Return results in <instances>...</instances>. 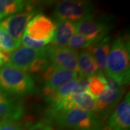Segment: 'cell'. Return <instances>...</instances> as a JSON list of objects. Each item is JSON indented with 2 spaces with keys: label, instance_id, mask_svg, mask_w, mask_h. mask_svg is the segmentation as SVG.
<instances>
[{
  "label": "cell",
  "instance_id": "d6986e66",
  "mask_svg": "<svg viewBox=\"0 0 130 130\" xmlns=\"http://www.w3.org/2000/svg\"><path fill=\"white\" fill-rule=\"evenodd\" d=\"M103 74L99 73L89 77L87 92L94 98H97L108 88Z\"/></svg>",
  "mask_w": 130,
  "mask_h": 130
},
{
  "label": "cell",
  "instance_id": "484cf974",
  "mask_svg": "<svg viewBox=\"0 0 130 130\" xmlns=\"http://www.w3.org/2000/svg\"><path fill=\"white\" fill-rule=\"evenodd\" d=\"M9 59V54L0 51V67L6 64Z\"/></svg>",
  "mask_w": 130,
  "mask_h": 130
},
{
  "label": "cell",
  "instance_id": "7c38bea8",
  "mask_svg": "<svg viewBox=\"0 0 130 130\" xmlns=\"http://www.w3.org/2000/svg\"><path fill=\"white\" fill-rule=\"evenodd\" d=\"M124 90L123 87L113 88L108 87L96 100V114L101 116H106L116 107L121 101Z\"/></svg>",
  "mask_w": 130,
  "mask_h": 130
},
{
  "label": "cell",
  "instance_id": "6da1fadb",
  "mask_svg": "<svg viewBox=\"0 0 130 130\" xmlns=\"http://www.w3.org/2000/svg\"><path fill=\"white\" fill-rule=\"evenodd\" d=\"M105 74L121 85L130 80V44L126 35H120L113 41L106 62Z\"/></svg>",
  "mask_w": 130,
  "mask_h": 130
},
{
  "label": "cell",
  "instance_id": "ac0fdd59",
  "mask_svg": "<svg viewBox=\"0 0 130 130\" xmlns=\"http://www.w3.org/2000/svg\"><path fill=\"white\" fill-rule=\"evenodd\" d=\"M76 81L77 78L71 80L69 83L64 84V85L61 86L54 90L50 91L48 93H43L46 100L48 102L50 103L51 108L57 106L64 99L68 97L72 93H74Z\"/></svg>",
  "mask_w": 130,
  "mask_h": 130
},
{
  "label": "cell",
  "instance_id": "cb8c5ba5",
  "mask_svg": "<svg viewBox=\"0 0 130 130\" xmlns=\"http://www.w3.org/2000/svg\"><path fill=\"white\" fill-rule=\"evenodd\" d=\"M88 79L89 78L78 75L77 77L75 86H74V93L86 92L87 88H88Z\"/></svg>",
  "mask_w": 130,
  "mask_h": 130
},
{
  "label": "cell",
  "instance_id": "ba28073f",
  "mask_svg": "<svg viewBox=\"0 0 130 130\" xmlns=\"http://www.w3.org/2000/svg\"><path fill=\"white\" fill-rule=\"evenodd\" d=\"M50 64L78 73V52L67 46L47 47Z\"/></svg>",
  "mask_w": 130,
  "mask_h": 130
},
{
  "label": "cell",
  "instance_id": "5bb4252c",
  "mask_svg": "<svg viewBox=\"0 0 130 130\" xmlns=\"http://www.w3.org/2000/svg\"><path fill=\"white\" fill-rule=\"evenodd\" d=\"M76 33V23L65 20H56L55 31L52 39V45L66 46L70 39Z\"/></svg>",
  "mask_w": 130,
  "mask_h": 130
},
{
  "label": "cell",
  "instance_id": "2e32d148",
  "mask_svg": "<svg viewBox=\"0 0 130 130\" xmlns=\"http://www.w3.org/2000/svg\"><path fill=\"white\" fill-rule=\"evenodd\" d=\"M25 9H33L29 2L23 0H0V22L12 14L23 12Z\"/></svg>",
  "mask_w": 130,
  "mask_h": 130
},
{
  "label": "cell",
  "instance_id": "8992f818",
  "mask_svg": "<svg viewBox=\"0 0 130 130\" xmlns=\"http://www.w3.org/2000/svg\"><path fill=\"white\" fill-rule=\"evenodd\" d=\"M110 18L86 19L76 23V32L88 38L91 44H95L107 36L111 25Z\"/></svg>",
  "mask_w": 130,
  "mask_h": 130
},
{
  "label": "cell",
  "instance_id": "4fadbf2b",
  "mask_svg": "<svg viewBox=\"0 0 130 130\" xmlns=\"http://www.w3.org/2000/svg\"><path fill=\"white\" fill-rule=\"evenodd\" d=\"M23 114L24 107L20 101L0 91V120H20Z\"/></svg>",
  "mask_w": 130,
  "mask_h": 130
},
{
  "label": "cell",
  "instance_id": "44dd1931",
  "mask_svg": "<svg viewBox=\"0 0 130 130\" xmlns=\"http://www.w3.org/2000/svg\"><path fill=\"white\" fill-rule=\"evenodd\" d=\"M67 46V47L77 51V49H87L90 46H92V44L88 39L83 35L75 33L70 38Z\"/></svg>",
  "mask_w": 130,
  "mask_h": 130
},
{
  "label": "cell",
  "instance_id": "30bf717a",
  "mask_svg": "<svg viewBox=\"0 0 130 130\" xmlns=\"http://www.w3.org/2000/svg\"><path fill=\"white\" fill-rule=\"evenodd\" d=\"M129 128L130 95L128 92L109 116L103 130H129Z\"/></svg>",
  "mask_w": 130,
  "mask_h": 130
},
{
  "label": "cell",
  "instance_id": "5b68a950",
  "mask_svg": "<svg viewBox=\"0 0 130 130\" xmlns=\"http://www.w3.org/2000/svg\"><path fill=\"white\" fill-rule=\"evenodd\" d=\"M93 3L88 1L64 0L56 4L54 16L56 20H65L74 23L93 18Z\"/></svg>",
  "mask_w": 130,
  "mask_h": 130
},
{
  "label": "cell",
  "instance_id": "277c9868",
  "mask_svg": "<svg viewBox=\"0 0 130 130\" xmlns=\"http://www.w3.org/2000/svg\"><path fill=\"white\" fill-rule=\"evenodd\" d=\"M35 90L34 80L27 72L9 65L0 67V91L11 96H25Z\"/></svg>",
  "mask_w": 130,
  "mask_h": 130
},
{
  "label": "cell",
  "instance_id": "d4e9b609",
  "mask_svg": "<svg viewBox=\"0 0 130 130\" xmlns=\"http://www.w3.org/2000/svg\"><path fill=\"white\" fill-rule=\"evenodd\" d=\"M28 130H55L50 123L47 121H41L32 126Z\"/></svg>",
  "mask_w": 130,
  "mask_h": 130
},
{
  "label": "cell",
  "instance_id": "603a6c76",
  "mask_svg": "<svg viewBox=\"0 0 130 130\" xmlns=\"http://www.w3.org/2000/svg\"><path fill=\"white\" fill-rule=\"evenodd\" d=\"M21 43L24 47L32 48H43V47L45 46L46 45L48 44L49 42L34 41V40L30 38L26 35L24 34L21 41H20V44Z\"/></svg>",
  "mask_w": 130,
  "mask_h": 130
},
{
  "label": "cell",
  "instance_id": "52a82bcc",
  "mask_svg": "<svg viewBox=\"0 0 130 130\" xmlns=\"http://www.w3.org/2000/svg\"><path fill=\"white\" fill-rule=\"evenodd\" d=\"M55 31V24L43 14H36L27 25L25 35L37 41L51 42Z\"/></svg>",
  "mask_w": 130,
  "mask_h": 130
},
{
  "label": "cell",
  "instance_id": "9a60e30c",
  "mask_svg": "<svg viewBox=\"0 0 130 130\" xmlns=\"http://www.w3.org/2000/svg\"><path fill=\"white\" fill-rule=\"evenodd\" d=\"M111 36H107L101 41L87 48L95 61L101 73H105L106 62L111 48Z\"/></svg>",
  "mask_w": 130,
  "mask_h": 130
},
{
  "label": "cell",
  "instance_id": "7a4b0ae2",
  "mask_svg": "<svg viewBox=\"0 0 130 130\" xmlns=\"http://www.w3.org/2000/svg\"><path fill=\"white\" fill-rule=\"evenodd\" d=\"M57 126L65 130H103L101 118L96 113L79 108L49 111Z\"/></svg>",
  "mask_w": 130,
  "mask_h": 130
},
{
  "label": "cell",
  "instance_id": "7402d4cb",
  "mask_svg": "<svg viewBox=\"0 0 130 130\" xmlns=\"http://www.w3.org/2000/svg\"><path fill=\"white\" fill-rule=\"evenodd\" d=\"M0 130H24V126L20 120L7 119L0 120Z\"/></svg>",
  "mask_w": 130,
  "mask_h": 130
},
{
  "label": "cell",
  "instance_id": "3957f363",
  "mask_svg": "<svg viewBox=\"0 0 130 130\" xmlns=\"http://www.w3.org/2000/svg\"><path fill=\"white\" fill-rule=\"evenodd\" d=\"M7 65L12 66L25 72H43L50 64L47 47L32 48L21 47L9 54Z\"/></svg>",
  "mask_w": 130,
  "mask_h": 130
},
{
  "label": "cell",
  "instance_id": "9c48e42d",
  "mask_svg": "<svg viewBox=\"0 0 130 130\" xmlns=\"http://www.w3.org/2000/svg\"><path fill=\"white\" fill-rule=\"evenodd\" d=\"M78 73L71 70L61 69L49 64L43 73L44 87L43 93H48L54 90L70 81L77 78Z\"/></svg>",
  "mask_w": 130,
  "mask_h": 130
},
{
  "label": "cell",
  "instance_id": "8fae6325",
  "mask_svg": "<svg viewBox=\"0 0 130 130\" xmlns=\"http://www.w3.org/2000/svg\"><path fill=\"white\" fill-rule=\"evenodd\" d=\"M35 14V10H25L12 14L2 20L0 22V26L4 28L14 40L20 42L27 25Z\"/></svg>",
  "mask_w": 130,
  "mask_h": 130
},
{
  "label": "cell",
  "instance_id": "ffe728a7",
  "mask_svg": "<svg viewBox=\"0 0 130 130\" xmlns=\"http://www.w3.org/2000/svg\"><path fill=\"white\" fill-rule=\"evenodd\" d=\"M20 46V42L14 40L2 26H0V51L7 54L17 50Z\"/></svg>",
  "mask_w": 130,
  "mask_h": 130
},
{
  "label": "cell",
  "instance_id": "e0dca14e",
  "mask_svg": "<svg viewBox=\"0 0 130 130\" xmlns=\"http://www.w3.org/2000/svg\"><path fill=\"white\" fill-rule=\"evenodd\" d=\"M101 73L92 55L86 50L78 54V74L79 76L89 78Z\"/></svg>",
  "mask_w": 130,
  "mask_h": 130
}]
</instances>
